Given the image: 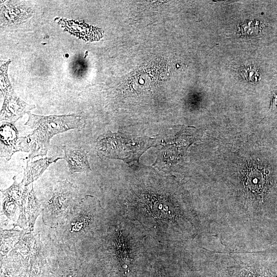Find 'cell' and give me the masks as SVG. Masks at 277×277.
<instances>
[{"instance_id": "8992f818", "label": "cell", "mask_w": 277, "mask_h": 277, "mask_svg": "<svg viewBox=\"0 0 277 277\" xmlns=\"http://www.w3.org/2000/svg\"><path fill=\"white\" fill-rule=\"evenodd\" d=\"M63 149L64 152L63 159L66 161L70 173L91 171L87 157L88 152L86 150L71 149L65 145Z\"/></svg>"}, {"instance_id": "52a82bcc", "label": "cell", "mask_w": 277, "mask_h": 277, "mask_svg": "<svg viewBox=\"0 0 277 277\" xmlns=\"http://www.w3.org/2000/svg\"><path fill=\"white\" fill-rule=\"evenodd\" d=\"M61 159H63V157L52 156L41 158L33 161L28 160L24 177L21 183L24 186L30 185L38 179L49 165Z\"/></svg>"}, {"instance_id": "7a4b0ae2", "label": "cell", "mask_w": 277, "mask_h": 277, "mask_svg": "<svg viewBox=\"0 0 277 277\" xmlns=\"http://www.w3.org/2000/svg\"><path fill=\"white\" fill-rule=\"evenodd\" d=\"M78 196L77 188L68 180L55 183L41 201L44 223L56 228L78 202Z\"/></svg>"}, {"instance_id": "ba28073f", "label": "cell", "mask_w": 277, "mask_h": 277, "mask_svg": "<svg viewBox=\"0 0 277 277\" xmlns=\"http://www.w3.org/2000/svg\"><path fill=\"white\" fill-rule=\"evenodd\" d=\"M240 73L247 81L254 83L259 78L258 69L253 65H243L240 68Z\"/></svg>"}, {"instance_id": "277c9868", "label": "cell", "mask_w": 277, "mask_h": 277, "mask_svg": "<svg viewBox=\"0 0 277 277\" xmlns=\"http://www.w3.org/2000/svg\"><path fill=\"white\" fill-rule=\"evenodd\" d=\"M2 90L4 101L1 111V121L14 124L35 108L34 105L28 104L17 97L11 86L3 87Z\"/></svg>"}, {"instance_id": "6da1fadb", "label": "cell", "mask_w": 277, "mask_h": 277, "mask_svg": "<svg viewBox=\"0 0 277 277\" xmlns=\"http://www.w3.org/2000/svg\"><path fill=\"white\" fill-rule=\"evenodd\" d=\"M28 119L25 126L30 133L23 137L24 152H29L28 160L46 155L51 138L54 135L72 129L81 130L85 121L79 114L39 115L27 113Z\"/></svg>"}, {"instance_id": "3957f363", "label": "cell", "mask_w": 277, "mask_h": 277, "mask_svg": "<svg viewBox=\"0 0 277 277\" xmlns=\"http://www.w3.org/2000/svg\"><path fill=\"white\" fill-rule=\"evenodd\" d=\"M100 207L98 200L93 196L87 195L80 200L56 227L60 239L71 245L84 236L91 227L94 212Z\"/></svg>"}, {"instance_id": "5b68a950", "label": "cell", "mask_w": 277, "mask_h": 277, "mask_svg": "<svg viewBox=\"0 0 277 277\" xmlns=\"http://www.w3.org/2000/svg\"><path fill=\"white\" fill-rule=\"evenodd\" d=\"M0 156L7 161L14 153L23 151V138L19 136L17 129L13 124L4 122L0 127Z\"/></svg>"}]
</instances>
